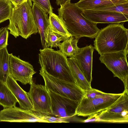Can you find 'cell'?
<instances>
[{
	"label": "cell",
	"instance_id": "cell-1",
	"mask_svg": "<svg viewBox=\"0 0 128 128\" xmlns=\"http://www.w3.org/2000/svg\"><path fill=\"white\" fill-rule=\"evenodd\" d=\"M58 11V16L64 21L72 36L79 39L83 37L94 38L100 30L97 24L92 22L82 14L83 10L75 3L68 2Z\"/></svg>",
	"mask_w": 128,
	"mask_h": 128
},
{
	"label": "cell",
	"instance_id": "cell-2",
	"mask_svg": "<svg viewBox=\"0 0 128 128\" xmlns=\"http://www.w3.org/2000/svg\"><path fill=\"white\" fill-rule=\"evenodd\" d=\"M124 22L111 24L100 30L94 41L99 54L128 50V30Z\"/></svg>",
	"mask_w": 128,
	"mask_h": 128
},
{
	"label": "cell",
	"instance_id": "cell-3",
	"mask_svg": "<svg viewBox=\"0 0 128 128\" xmlns=\"http://www.w3.org/2000/svg\"><path fill=\"white\" fill-rule=\"evenodd\" d=\"M39 51L38 63L41 68L54 77L77 84L66 56L59 50L48 47Z\"/></svg>",
	"mask_w": 128,
	"mask_h": 128
},
{
	"label": "cell",
	"instance_id": "cell-4",
	"mask_svg": "<svg viewBox=\"0 0 128 128\" xmlns=\"http://www.w3.org/2000/svg\"><path fill=\"white\" fill-rule=\"evenodd\" d=\"M31 0L13 7L7 26L10 34L15 38L20 36L27 39L38 32L32 14Z\"/></svg>",
	"mask_w": 128,
	"mask_h": 128
},
{
	"label": "cell",
	"instance_id": "cell-5",
	"mask_svg": "<svg viewBox=\"0 0 128 128\" xmlns=\"http://www.w3.org/2000/svg\"><path fill=\"white\" fill-rule=\"evenodd\" d=\"M39 71L47 90L79 102L84 97L85 90L77 84L54 77L41 68Z\"/></svg>",
	"mask_w": 128,
	"mask_h": 128
},
{
	"label": "cell",
	"instance_id": "cell-6",
	"mask_svg": "<svg viewBox=\"0 0 128 128\" xmlns=\"http://www.w3.org/2000/svg\"><path fill=\"white\" fill-rule=\"evenodd\" d=\"M122 94L105 93L102 96L92 99L84 97L76 109L75 114L84 117L92 116L111 106Z\"/></svg>",
	"mask_w": 128,
	"mask_h": 128
},
{
	"label": "cell",
	"instance_id": "cell-7",
	"mask_svg": "<svg viewBox=\"0 0 128 128\" xmlns=\"http://www.w3.org/2000/svg\"><path fill=\"white\" fill-rule=\"evenodd\" d=\"M128 50L105 53L100 55L99 60L116 77L123 82L124 90L128 92Z\"/></svg>",
	"mask_w": 128,
	"mask_h": 128
},
{
	"label": "cell",
	"instance_id": "cell-8",
	"mask_svg": "<svg viewBox=\"0 0 128 128\" xmlns=\"http://www.w3.org/2000/svg\"><path fill=\"white\" fill-rule=\"evenodd\" d=\"M95 121L108 123L128 122V92L124 90L111 106L97 113Z\"/></svg>",
	"mask_w": 128,
	"mask_h": 128
},
{
	"label": "cell",
	"instance_id": "cell-9",
	"mask_svg": "<svg viewBox=\"0 0 128 128\" xmlns=\"http://www.w3.org/2000/svg\"><path fill=\"white\" fill-rule=\"evenodd\" d=\"M28 93L35 114L40 118L52 115L50 98L45 85L36 84L33 81Z\"/></svg>",
	"mask_w": 128,
	"mask_h": 128
},
{
	"label": "cell",
	"instance_id": "cell-10",
	"mask_svg": "<svg viewBox=\"0 0 128 128\" xmlns=\"http://www.w3.org/2000/svg\"><path fill=\"white\" fill-rule=\"evenodd\" d=\"M8 64L10 75L16 81L24 85L32 83L33 76L36 72L31 64L12 53L9 54Z\"/></svg>",
	"mask_w": 128,
	"mask_h": 128
},
{
	"label": "cell",
	"instance_id": "cell-11",
	"mask_svg": "<svg viewBox=\"0 0 128 128\" xmlns=\"http://www.w3.org/2000/svg\"><path fill=\"white\" fill-rule=\"evenodd\" d=\"M48 90L51 100V116L68 118L76 115V110L80 102Z\"/></svg>",
	"mask_w": 128,
	"mask_h": 128
},
{
	"label": "cell",
	"instance_id": "cell-12",
	"mask_svg": "<svg viewBox=\"0 0 128 128\" xmlns=\"http://www.w3.org/2000/svg\"><path fill=\"white\" fill-rule=\"evenodd\" d=\"M0 122L48 123L36 115L32 111L24 110L16 106L4 108L0 110Z\"/></svg>",
	"mask_w": 128,
	"mask_h": 128
},
{
	"label": "cell",
	"instance_id": "cell-13",
	"mask_svg": "<svg viewBox=\"0 0 128 128\" xmlns=\"http://www.w3.org/2000/svg\"><path fill=\"white\" fill-rule=\"evenodd\" d=\"M94 49L91 44L79 48L78 53L73 58L86 80L90 84L92 80V56Z\"/></svg>",
	"mask_w": 128,
	"mask_h": 128
},
{
	"label": "cell",
	"instance_id": "cell-14",
	"mask_svg": "<svg viewBox=\"0 0 128 128\" xmlns=\"http://www.w3.org/2000/svg\"><path fill=\"white\" fill-rule=\"evenodd\" d=\"M82 14L92 22L98 23H119L128 21V15L111 12L84 10Z\"/></svg>",
	"mask_w": 128,
	"mask_h": 128
},
{
	"label": "cell",
	"instance_id": "cell-15",
	"mask_svg": "<svg viewBox=\"0 0 128 128\" xmlns=\"http://www.w3.org/2000/svg\"><path fill=\"white\" fill-rule=\"evenodd\" d=\"M34 21L40 34L43 48L47 46L48 34L50 30L48 14L35 4L32 8Z\"/></svg>",
	"mask_w": 128,
	"mask_h": 128
},
{
	"label": "cell",
	"instance_id": "cell-16",
	"mask_svg": "<svg viewBox=\"0 0 128 128\" xmlns=\"http://www.w3.org/2000/svg\"><path fill=\"white\" fill-rule=\"evenodd\" d=\"M6 84L17 99L20 107L32 111L33 106L28 92L24 91L10 75L8 78Z\"/></svg>",
	"mask_w": 128,
	"mask_h": 128
},
{
	"label": "cell",
	"instance_id": "cell-17",
	"mask_svg": "<svg viewBox=\"0 0 128 128\" xmlns=\"http://www.w3.org/2000/svg\"><path fill=\"white\" fill-rule=\"evenodd\" d=\"M49 20L50 31L60 35L65 39L72 36L64 22L58 16L52 12L50 14Z\"/></svg>",
	"mask_w": 128,
	"mask_h": 128
},
{
	"label": "cell",
	"instance_id": "cell-18",
	"mask_svg": "<svg viewBox=\"0 0 128 128\" xmlns=\"http://www.w3.org/2000/svg\"><path fill=\"white\" fill-rule=\"evenodd\" d=\"M128 2V0H80L75 3L83 10H90L95 8Z\"/></svg>",
	"mask_w": 128,
	"mask_h": 128
},
{
	"label": "cell",
	"instance_id": "cell-19",
	"mask_svg": "<svg viewBox=\"0 0 128 128\" xmlns=\"http://www.w3.org/2000/svg\"><path fill=\"white\" fill-rule=\"evenodd\" d=\"M17 102L6 84L0 81V105L7 108L15 106Z\"/></svg>",
	"mask_w": 128,
	"mask_h": 128
},
{
	"label": "cell",
	"instance_id": "cell-20",
	"mask_svg": "<svg viewBox=\"0 0 128 128\" xmlns=\"http://www.w3.org/2000/svg\"><path fill=\"white\" fill-rule=\"evenodd\" d=\"M68 64L76 80L77 84L85 90L92 88L77 66L73 58H67Z\"/></svg>",
	"mask_w": 128,
	"mask_h": 128
},
{
	"label": "cell",
	"instance_id": "cell-21",
	"mask_svg": "<svg viewBox=\"0 0 128 128\" xmlns=\"http://www.w3.org/2000/svg\"><path fill=\"white\" fill-rule=\"evenodd\" d=\"M79 39L72 36L66 39L60 43L59 50L67 56L73 58L78 52L77 43Z\"/></svg>",
	"mask_w": 128,
	"mask_h": 128
},
{
	"label": "cell",
	"instance_id": "cell-22",
	"mask_svg": "<svg viewBox=\"0 0 128 128\" xmlns=\"http://www.w3.org/2000/svg\"><path fill=\"white\" fill-rule=\"evenodd\" d=\"M9 54L6 47L0 49V81L6 84L10 75L8 64Z\"/></svg>",
	"mask_w": 128,
	"mask_h": 128
},
{
	"label": "cell",
	"instance_id": "cell-23",
	"mask_svg": "<svg viewBox=\"0 0 128 128\" xmlns=\"http://www.w3.org/2000/svg\"><path fill=\"white\" fill-rule=\"evenodd\" d=\"M90 10L109 11L128 15V2L112 5L97 7Z\"/></svg>",
	"mask_w": 128,
	"mask_h": 128
},
{
	"label": "cell",
	"instance_id": "cell-24",
	"mask_svg": "<svg viewBox=\"0 0 128 128\" xmlns=\"http://www.w3.org/2000/svg\"><path fill=\"white\" fill-rule=\"evenodd\" d=\"M10 0H0V23L9 20L13 6Z\"/></svg>",
	"mask_w": 128,
	"mask_h": 128
},
{
	"label": "cell",
	"instance_id": "cell-25",
	"mask_svg": "<svg viewBox=\"0 0 128 128\" xmlns=\"http://www.w3.org/2000/svg\"><path fill=\"white\" fill-rule=\"evenodd\" d=\"M66 39L63 37L55 33L50 30L47 36V46L51 48L59 47L61 41H63Z\"/></svg>",
	"mask_w": 128,
	"mask_h": 128
},
{
	"label": "cell",
	"instance_id": "cell-26",
	"mask_svg": "<svg viewBox=\"0 0 128 128\" xmlns=\"http://www.w3.org/2000/svg\"><path fill=\"white\" fill-rule=\"evenodd\" d=\"M31 1L48 14H50L53 12V8L50 0H31Z\"/></svg>",
	"mask_w": 128,
	"mask_h": 128
},
{
	"label": "cell",
	"instance_id": "cell-27",
	"mask_svg": "<svg viewBox=\"0 0 128 128\" xmlns=\"http://www.w3.org/2000/svg\"><path fill=\"white\" fill-rule=\"evenodd\" d=\"M8 30L7 26L0 28V49L7 47L8 44Z\"/></svg>",
	"mask_w": 128,
	"mask_h": 128
},
{
	"label": "cell",
	"instance_id": "cell-28",
	"mask_svg": "<svg viewBox=\"0 0 128 128\" xmlns=\"http://www.w3.org/2000/svg\"><path fill=\"white\" fill-rule=\"evenodd\" d=\"M105 93L101 91L92 88L90 90H85L84 97L88 99H92L102 96Z\"/></svg>",
	"mask_w": 128,
	"mask_h": 128
},
{
	"label": "cell",
	"instance_id": "cell-29",
	"mask_svg": "<svg viewBox=\"0 0 128 128\" xmlns=\"http://www.w3.org/2000/svg\"><path fill=\"white\" fill-rule=\"evenodd\" d=\"M47 121L48 123H62L68 122L67 121L68 118H62L60 117H55L51 115L44 116L41 118Z\"/></svg>",
	"mask_w": 128,
	"mask_h": 128
},
{
	"label": "cell",
	"instance_id": "cell-30",
	"mask_svg": "<svg viewBox=\"0 0 128 128\" xmlns=\"http://www.w3.org/2000/svg\"><path fill=\"white\" fill-rule=\"evenodd\" d=\"M14 6L20 5L27 1V0H10Z\"/></svg>",
	"mask_w": 128,
	"mask_h": 128
},
{
	"label": "cell",
	"instance_id": "cell-31",
	"mask_svg": "<svg viewBox=\"0 0 128 128\" xmlns=\"http://www.w3.org/2000/svg\"><path fill=\"white\" fill-rule=\"evenodd\" d=\"M71 0H56V3L58 5H60V7L64 6L66 3L70 2Z\"/></svg>",
	"mask_w": 128,
	"mask_h": 128
},
{
	"label": "cell",
	"instance_id": "cell-32",
	"mask_svg": "<svg viewBox=\"0 0 128 128\" xmlns=\"http://www.w3.org/2000/svg\"></svg>",
	"mask_w": 128,
	"mask_h": 128
}]
</instances>
